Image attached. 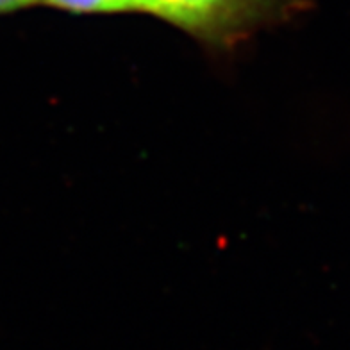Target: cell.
Here are the masks:
<instances>
[{
    "mask_svg": "<svg viewBox=\"0 0 350 350\" xmlns=\"http://www.w3.org/2000/svg\"><path fill=\"white\" fill-rule=\"evenodd\" d=\"M282 0H138V11L213 45H229L279 14Z\"/></svg>",
    "mask_w": 350,
    "mask_h": 350,
    "instance_id": "obj_1",
    "label": "cell"
},
{
    "mask_svg": "<svg viewBox=\"0 0 350 350\" xmlns=\"http://www.w3.org/2000/svg\"><path fill=\"white\" fill-rule=\"evenodd\" d=\"M40 2L77 14H109L138 11V0H40Z\"/></svg>",
    "mask_w": 350,
    "mask_h": 350,
    "instance_id": "obj_2",
    "label": "cell"
},
{
    "mask_svg": "<svg viewBox=\"0 0 350 350\" xmlns=\"http://www.w3.org/2000/svg\"><path fill=\"white\" fill-rule=\"evenodd\" d=\"M36 2H40V0H0V16L27 8V5H33Z\"/></svg>",
    "mask_w": 350,
    "mask_h": 350,
    "instance_id": "obj_3",
    "label": "cell"
}]
</instances>
